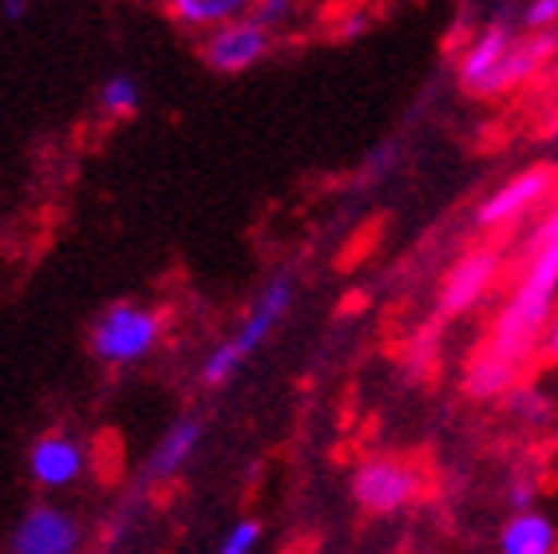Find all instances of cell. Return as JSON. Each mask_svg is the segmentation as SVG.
Returning <instances> with one entry per match:
<instances>
[{
	"instance_id": "1",
	"label": "cell",
	"mask_w": 558,
	"mask_h": 554,
	"mask_svg": "<svg viewBox=\"0 0 558 554\" xmlns=\"http://www.w3.org/2000/svg\"><path fill=\"white\" fill-rule=\"evenodd\" d=\"M555 52L558 28L526 33V28H511L507 21H492L463 44L460 60H456V80L475 99L507 96V92L523 87L538 68H547Z\"/></svg>"
},
{
	"instance_id": "2",
	"label": "cell",
	"mask_w": 558,
	"mask_h": 554,
	"mask_svg": "<svg viewBox=\"0 0 558 554\" xmlns=\"http://www.w3.org/2000/svg\"><path fill=\"white\" fill-rule=\"evenodd\" d=\"M555 310H558V238H550V242H526L519 281L511 289V298L504 301V310L495 313V325L487 333V349L526 364V357L543 341Z\"/></svg>"
},
{
	"instance_id": "3",
	"label": "cell",
	"mask_w": 558,
	"mask_h": 554,
	"mask_svg": "<svg viewBox=\"0 0 558 554\" xmlns=\"http://www.w3.org/2000/svg\"><path fill=\"white\" fill-rule=\"evenodd\" d=\"M290 305H293V277L278 274L274 281H266V289L254 298V305H250V313L242 317V325H238L222 345H215V352L203 361L198 381H203L206 388H222V384L234 381V376L242 373V364L274 337V329H278L281 321H286V313H290Z\"/></svg>"
},
{
	"instance_id": "4",
	"label": "cell",
	"mask_w": 558,
	"mask_h": 554,
	"mask_svg": "<svg viewBox=\"0 0 558 554\" xmlns=\"http://www.w3.org/2000/svg\"><path fill=\"white\" fill-rule=\"evenodd\" d=\"M424 487H428L424 471L397 456H368L353 471V503L373 519H388V515L416 507Z\"/></svg>"
},
{
	"instance_id": "5",
	"label": "cell",
	"mask_w": 558,
	"mask_h": 554,
	"mask_svg": "<svg viewBox=\"0 0 558 554\" xmlns=\"http://www.w3.org/2000/svg\"><path fill=\"white\" fill-rule=\"evenodd\" d=\"M162 337V317L147 305H135V301H119L111 310H104L87 333V345H92V357L104 364H135L143 357H150V349L159 345Z\"/></svg>"
},
{
	"instance_id": "6",
	"label": "cell",
	"mask_w": 558,
	"mask_h": 554,
	"mask_svg": "<svg viewBox=\"0 0 558 554\" xmlns=\"http://www.w3.org/2000/svg\"><path fill=\"white\" fill-rule=\"evenodd\" d=\"M558 191V171L547 162H531L523 171H515L507 182H499L487 194L480 210H475V226L480 230H507V226L523 222L526 214L543 210Z\"/></svg>"
},
{
	"instance_id": "7",
	"label": "cell",
	"mask_w": 558,
	"mask_h": 554,
	"mask_svg": "<svg viewBox=\"0 0 558 554\" xmlns=\"http://www.w3.org/2000/svg\"><path fill=\"white\" fill-rule=\"evenodd\" d=\"M269 48H274V28L262 16L246 12V16H234L203 36V64L218 75H238L262 64Z\"/></svg>"
},
{
	"instance_id": "8",
	"label": "cell",
	"mask_w": 558,
	"mask_h": 554,
	"mask_svg": "<svg viewBox=\"0 0 558 554\" xmlns=\"http://www.w3.org/2000/svg\"><path fill=\"white\" fill-rule=\"evenodd\" d=\"M499 269H504V257L495 254V250H472V254H463L440 281L444 317H463V313L480 310L487 301V293L495 289V281H499Z\"/></svg>"
},
{
	"instance_id": "9",
	"label": "cell",
	"mask_w": 558,
	"mask_h": 554,
	"mask_svg": "<svg viewBox=\"0 0 558 554\" xmlns=\"http://www.w3.org/2000/svg\"><path fill=\"white\" fill-rule=\"evenodd\" d=\"M80 546V522L60 507H33L12 531V551L16 554H72Z\"/></svg>"
},
{
	"instance_id": "10",
	"label": "cell",
	"mask_w": 558,
	"mask_h": 554,
	"mask_svg": "<svg viewBox=\"0 0 558 554\" xmlns=\"http://www.w3.org/2000/svg\"><path fill=\"white\" fill-rule=\"evenodd\" d=\"M87 468V456H84V444L64 432H52V436H40L28 451V471H33V480L40 487H72Z\"/></svg>"
},
{
	"instance_id": "11",
	"label": "cell",
	"mask_w": 558,
	"mask_h": 554,
	"mask_svg": "<svg viewBox=\"0 0 558 554\" xmlns=\"http://www.w3.org/2000/svg\"><path fill=\"white\" fill-rule=\"evenodd\" d=\"M198 444H203V420L183 416L179 424L167 427V436L159 439V448L150 451L147 468H143V480H150V483L174 480V475L191 463V456L198 451Z\"/></svg>"
},
{
	"instance_id": "12",
	"label": "cell",
	"mask_w": 558,
	"mask_h": 554,
	"mask_svg": "<svg viewBox=\"0 0 558 554\" xmlns=\"http://www.w3.org/2000/svg\"><path fill=\"white\" fill-rule=\"evenodd\" d=\"M499 551L504 554H555L558 551V522L547 511L519 507L499 531Z\"/></svg>"
},
{
	"instance_id": "13",
	"label": "cell",
	"mask_w": 558,
	"mask_h": 554,
	"mask_svg": "<svg viewBox=\"0 0 558 554\" xmlns=\"http://www.w3.org/2000/svg\"><path fill=\"white\" fill-rule=\"evenodd\" d=\"M519 373H523V364L504 357V352L495 349H484L480 357L472 361L468 369V396L480 400V405H492V400H507V393L519 384Z\"/></svg>"
},
{
	"instance_id": "14",
	"label": "cell",
	"mask_w": 558,
	"mask_h": 554,
	"mask_svg": "<svg viewBox=\"0 0 558 554\" xmlns=\"http://www.w3.org/2000/svg\"><path fill=\"white\" fill-rule=\"evenodd\" d=\"M254 4H258V0H167V12H171V21L179 24V28L210 33L218 24L254 12Z\"/></svg>"
},
{
	"instance_id": "15",
	"label": "cell",
	"mask_w": 558,
	"mask_h": 554,
	"mask_svg": "<svg viewBox=\"0 0 558 554\" xmlns=\"http://www.w3.org/2000/svg\"><path fill=\"white\" fill-rule=\"evenodd\" d=\"M143 104V92L140 84H135V75H108L104 80V87H99V107L108 111L111 119H131L135 111H140Z\"/></svg>"
},
{
	"instance_id": "16",
	"label": "cell",
	"mask_w": 558,
	"mask_h": 554,
	"mask_svg": "<svg viewBox=\"0 0 558 554\" xmlns=\"http://www.w3.org/2000/svg\"><path fill=\"white\" fill-rule=\"evenodd\" d=\"M262 543V522L258 519H238L230 531H226V539L218 543V551L222 554H250L258 551Z\"/></svg>"
},
{
	"instance_id": "17",
	"label": "cell",
	"mask_w": 558,
	"mask_h": 554,
	"mask_svg": "<svg viewBox=\"0 0 558 554\" xmlns=\"http://www.w3.org/2000/svg\"><path fill=\"white\" fill-rule=\"evenodd\" d=\"M519 28H526V33L558 28V0H526L523 16H519Z\"/></svg>"
},
{
	"instance_id": "18",
	"label": "cell",
	"mask_w": 558,
	"mask_h": 554,
	"mask_svg": "<svg viewBox=\"0 0 558 554\" xmlns=\"http://www.w3.org/2000/svg\"><path fill=\"white\" fill-rule=\"evenodd\" d=\"M507 503H511V511H519V507H535L538 503L535 475H515V480L507 483Z\"/></svg>"
},
{
	"instance_id": "19",
	"label": "cell",
	"mask_w": 558,
	"mask_h": 554,
	"mask_svg": "<svg viewBox=\"0 0 558 554\" xmlns=\"http://www.w3.org/2000/svg\"><path fill=\"white\" fill-rule=\"evenodd\" d=\"M368 24H373V16H368L365 9H361V4H356V9H349L341 16V21H337V40H353V36H361L368 28Z\"/></svg>"
},
{
	"instance_id": "20",
	"label": "cell",
	"mask_w": 558,
	"mask_h": 554,
	"mask_svg": "<svg viewBox=\"0 0 558 554\" xmlns=\"http://www.w3.org/2000/svg\"><path fill=\"white\" fill-rule=\"evenodd\" d=\"M254 16H262L269 28H278L281 21L293 16V0H258V4H254Z\"/></svg>"
},
{
	"instance_id": "21",
	"label": "cell",
	"mask_w": 558,
	"mask_h": 554,
	"mask_svg": "<svg viewBox=\"0 0 558 554\" xmlns=\"http://www.w3.org/2000/svg\"><path fill=\"white\" fill-rule=\"evenodd\" d=\"M550 238H558V191H555V198L543 206V218H538V226L531 230V242H550Z\"/></svg>"
},
{
	"instance_id": "22",
	"label": "cell",
	"mask_w": 558,
	"mask_h": 554,
	"mask_svg": "<svg viewBox=\"0 0 558 554\" xmlns=\"http://www.w3.org/2000/svg\"><path fill=\"white\" fill-rule=\"evenodd\" d=\"M543 357H547V364H555L558 369V313L550 317V325H547V333H543Z\"/></svg>"
},
{
	"instance_id": "23",
	"label": "cell",
	"mask_w": 558,
	"mask_h": 554,
	"mask_svg": "<svg viewBox=\"0 0 558 554\" xmlns=\"http://www.w3.org/2000/svg\"><path fill=\"white\" fill-rule=\"evenodd\" d=\"M0 16L12 24H21L28 16V0H0Z\"/></svg>"
},
{
	"instance_id": "24",
	"label": "cell",
	"mask_w": 558,
	"mask_h": 554,
	"mask_svg": "<svg viewBox=\"0 0 558 554\" xmlns=\"http://www.w3.org/2000/svg\"><path fill=\"white\" fill-rule=\"evenodd\" d=\"M555 495H558V468H555Z\"/></svg>"
}]
</instances>
